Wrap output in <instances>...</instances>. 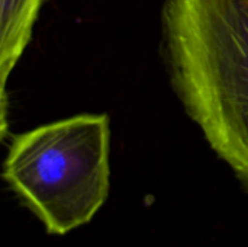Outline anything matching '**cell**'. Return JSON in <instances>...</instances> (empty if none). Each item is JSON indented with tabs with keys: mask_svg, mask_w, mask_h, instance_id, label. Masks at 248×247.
<instances>
[{
	"mask_svg": "<svg viewBox=\"0 0 248 247\" xmlns=\"http://www.w3.org/2000/svg\"><path fill=\"white\" fill-rule=\"evenodd\" d=\"M106 115H78L13 138L3 176L49 234L86 226L108 199Z\"/></svg>",
	"mask_w": 248,
	"mask_h": 247,
	"instance_id": "obj_2",
	"label": "cell"
},
{
	"mask_svg": "<svg viewBox=\"0 0 248 247\" xmlns=\"http://www.w3.org/2000/svg\"><path fill=\"white\" fill-rule=\"evenodd\" d=\"M42 0H1V22H0V131L4 137L6 124V83L10 71L20 58L28 41L32 35V28L38 16Z\"/></svg>",
	"mask_w": 248,
	"mask_h": 247,
	"instance_id": "obj_3",
	"label": "cell"
},
{
	"mask_svg": "<svg viewBox=\"0 0 248 247\" xmlns=\"http://www.w3.org/2000/svg\"><path fill=\"white\" fill-rule=\"evenodd\" d=\"M163 20L187 112L248 188V0H166Z\"/></svg>",
	"mask_w": 248,
	"mask_h": 247,
	"instance_id": "obj_1",
	"label": "cell"
}]
</instances>
